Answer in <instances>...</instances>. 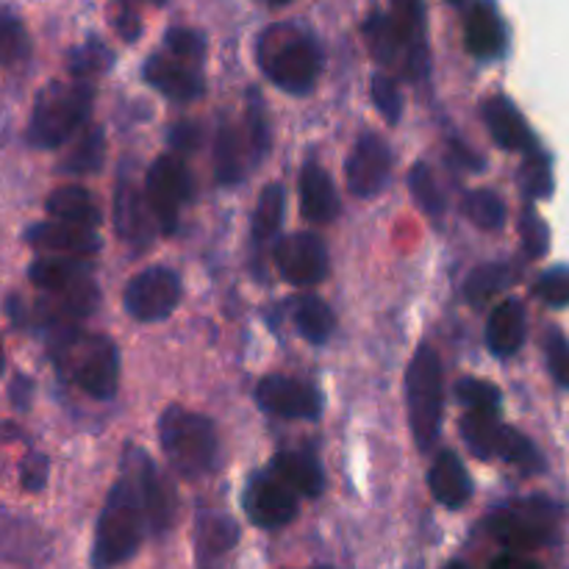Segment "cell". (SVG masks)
Segmentation results:
<instances>
[{"label": "cell", "instance_id": "obj_1", "mask_svg": "<svg viewBox=\"0 0 569 569\" xmlns=\"http://www.w3.org/2000/svg\"><path fill=\"white\" fill-rule=\"evenodd\" d=\"M50 356L56 367L87 395L111 400L120 387V353L103 333H81L76 326L50 331Z\"/></svg>", "mask_w": 569, "mask_h": 569}, {"label": "cell", "instance_id": "obj_2", "mask_svg": "<svg viewBox=\"0 0 569 569\" xmlns=\"http://www.w3.org/2000/svg\"><path fill=\"white\" fill-rule=\"evenodd\" d=\"M144 509L139 498V487L133 481V472L122 470V478L106 498L103 511H100L98 531H94L92 545V567L94 569H114L126 565L142 545L144 533Z\"/></svg>", "mask_w": 569, "mask_h": 569}, {"label": "cell", "instance_id": "obj_3", "mask_svg": "<svg viewBox=\"0 0 569 569\" xmlns=\"http://www.w3.org/2000/svg\"><path fill=\"white\" fill-rule=\"evenodd\" d=\"M259 64L283 92L306 94L320 78L322 53L298 22H276L259 37Z\"/></svg>", "mask_w": 569, "mask_h": 569}, {"label": "cell", "instance_id": "obj_4", "mask_svg": "<svg viewBox=\"0 0 569 569\" xmlns=\"http://www.w3.org/2000/svg\"><path fill=\"white\" fill-rule=\"evenodd\" d=\"M365 33L381 64H400L411 81L428 72L426 9L420 3H398L389 14L376 11L367 20Z\"/></svg>", "mask_w": 569, "mask_h": 569}, {"label": "cell", "instance_id": "obj_5", "mask_svg": "<svg viewBox=\"0 0 569 569\" xmlns=\"http://www.w3.org/2000/svg\"><path fill=\"white\" fill-rule=\"evenodd\" d=\"M94 89L87 81L48 83L37 94L31 122H28V142L37 148H61L72 133L81 131L92 111Z\"/></svg>", "mask_w": 569, "mask_h": 569}, {"label": "cell", "instance_id": "obj_6", "mask_svg": "<svg viewBox=\"0 0 569 569\" xmlns=\"http://www.w3.org/2000/svg\"><path fill=\"white\" fill-rule=\"evenodd\" d=\"M159 439L172 470L183 478H200L214 470L217 431L209 417L170 406L159 420Z\"/></svg>", "mask_w": 569, "mask_h": 569}, {"label": "cell", "instance_id": "obj_7", "mask_svg": "<svg viewBox=\"0 0 569 569\" xmlns=\"http://www.w3.org/2000/svg\"><path fill=\"white\" fill-rule=\"evenodd\" d=\"M406 406H409L411 437L417 448L426 453L437 445L445 415L442 361L431 345H420L411 356V365L406 370Z\"/></svg>", "mask_w": 569, "mask_h": 569}, {"label": "cell", "instance_id": "obj_8", "mask_svg": "<svg viewBox=\"0 0 569 569\" xmlns=\"http://www.w3.org/2000/svg\"><path fill=\"white\" fill-rule=\"evenodd\" d=\"M487 526L489 533L511 553H528L553 542L559 531V511L548 500H517L495 511Z\"/></svg>", "mask_w": 569, "mask_h": 569}, {"label": "cell", "instance_id": "obj_9", "mask_svg": "<svg viewBox=\"0 0 569 569\" xmlns=\"http://www.w3.org/2000/svg\"><path fill=\"white\" fill-rule=\"evenodd\" d=\"M189 198H192V172L187 161L176 153L159 156L144 178V200L161 233L176 231L178 217Z\"/></svg>", "mask_w": 569, "mask_h": 569}, {"label": "cell", "instance_id": "obj_10", "mask_svg": "<svg viewBox=\"0 0 569 569\" xmlns=\"http://www.w3.org/2000/svg\"><path fill=\"white\" fill-rule=\"evenodd\" d=\"M122 303L139 322L167 320L181 303V278L170 267H150L128 281Z\"/></svg>", "mask_w": 569, "mask_h": 569}, {"label": "cell", "instance_id": "obj_11", "mask_svg": "<svg viewBox=\"0 0 569 569\" xmlns=\"http://www.w3.org/2000/svg\"><path fill=\"white\" fill-rule=\"evenodd\" d=\"M126 467L133 472V481L139 487L144 522H148L156 537H161L176 520V495H172L170 483L139 448L126 450Z\"/></svg>", "mask_w": 569, "mask_h": 569}, {"label": "cell", "instance_id": "obj_12", "mask_svg": "<svg viewBox=\"0 0 569 569\" xmlns=\"http://www.w3.org/2000/svg\"><path fill=\"white\" fill-rule=\"evenodd\" d=\"M276 267L292 287H317L328 276V250L317 233H289L276 244Z\"/></svg>", "mask_w": 569, "mask_h": 569}, {"label": "cell", "instance_id": "obj_13", "mask_svg": "<svg viewBox=\"0 0 569 569\" xmlns=\"http://www.w3.org/2000/svg\"><path fill=\"white\" fill-rule=\"evenodd\" d=\"M256 403L287 420H317L322 415V395L311 383L283 376L261 378L256 387Z\"/></svg>", "mask_w": 569, "mask_h": 569}, {"label": "cell", "instance_id": "obj_14", "mask_svg": "<svg viewBox=\"0 0 569 569\" xmlns=\"http://www.w3.org/2000/svg\"><path fill=\"white\" fill-rule=\"evenodd\" d=\"M348 187L356 198H372L392 176V148L378 133H365L345 164Z\"/></svg>", "mask_w": 569, "mask_h": 569}, {"label": "cell", "instance_id": "obj_15", "mask_svg": "<svg viewBox=\"0 0 569 569\" xmlns=\"http://www.w3.org/2000/svg\"><path fill=\"white\" fill-rule=\"evenodd\" d=\"M244 511L253 526L276 531L298 517V495L289 492L270 472H261V476L250 478L248 489H244Z\"/></svg>", "mask_w": 569, "mask_h": 569}, {"label": "cell", "instance_id": "obj_16", "mask_svg": "<svg viewBox=\"0 0 569 569\" xmlns=\"http://www.w3.org/2000/svg\"><path fill=\"white\" fill-rule=\"evenodd\" d=\"M114 226H117V233L122 237V242L131 244L137 253L153 242L156 220L153 214H150L144 192L137 187L131 172L126 176V170H120V178H117Z\"/></svg>", "mask_w": 569, "mask_h": 569}, {"label": "cell", "instance_id": "obj_17", "mask_svg": "<svg viewBox=\"0 0 569 569\" xmlns=\"http://www.w3.org/2000/svg\"><path fill=\"white\" fill-rule=\"evenodd\" d=\"M50 539L33 520L0 511V561L37 567L48 559Z\"/></svg>", "mask_w": 569, "mask_h": 569}, {"label": "cell", "instance_id": "obj_18", "mask_svg": "<svg viewBox=\"0 0 569 569\" xmlns=\"http://www.w3.org/2000/svg\"><path fill=\"white\" fill-rule=\"evenodd\" d=\"M144 81L178 103H189L203 94V76L198 67L172 59L170 53H156L144 61Z\"/></svg>", "mask_w": 569, "mask_h": 569}, {"label": "cell", "instance_id": "obj_19", "mask_svg": "<svg viewBox=\"0 0 569 569\" xmlns=\"http://www.w3.org/2000/svg\"><path fill=\"white\" fill-rule=\"evenodd\" d=\"M483 120L500 148L517 150V153H531L539 148L528 120L506 94H492L489 100H483Z\"/></svg>", "mask_w": 569, "mask_h": 569}, {"label": "cell", "instance_id": "obj_20", "mask_svg": "<svg viewBox=\"0 0 569 569\" xmlns=\"http://www.w3.org/2000/svg\"><path fill=\"white\" fill-rule=\"evenodd\" d=\"M26 242L31 248L50 250L56 256H70V259L98 253L100 244H103L92 228L67 226V222H33L26 231Z\"/></svg>", "mask_w": 569, "mask_h": 569}, {"label": "cell", "instance_id": "obj_21", "mask_svg": "<svg viewBox=\"0 0 569 569\" xmlns=\"http://www.w3.org/2000/svg\"><path fill=\"white\" fill-rule=\"evenodd\" d=\"M272 478L283 483L292 495H303V498H317L326 489V472H322L320 461L306 450H283L276 453L270 461Z\"/></svg>", "mask_w": 569, "mask_h": 569}, {"label": "cell", "instance_id": "obj_22", "mask_svg": "<svg viewBox=\"0 0 569 569\" xmlns=\"http://www.w3.org/2000/svg\"><path fill=\"white\" fill-rule=\"evenodd\" d=\"M467 53L476 59H498L506 50V22L492 3H476L465 22Z\"/></svg>", "mask_w": 569, "mask_h": 569}, {"label": "cell", "instance_id": "obj_23", "mask_svg": "<svg viewBox=\"0 0 569 569\" xmlns=\"http://www.w3.org/2000/svg\"><path fill=\"white\" fill-rule=\"evenodd\" d=\"M300 211L309 222H333L339 217V194L328 170L309 161L300 172Z\"/></svg>", "mask_w": 569, "mask_h": 569}, {"label": "cell", "instance_id": "obj_24", "mask_svg": "<svg viewBox=\"0 0 569 569\" xmlns=\"http://www.w3.org/2000/svg\"><path fill=\"white\" fill-rule=\"evenodd\" d=\"M428 487H431L433 498L448 509H461L472 495L470 472L453 450H442L437 456L431 472H428Z\"/></svg>", "mask_w": 569, "mask_h": 569}, {"label": "cell", "instance_id": "obj_25", "mask_svg": "<svg viewBox=\"0 0 569 569\" xmlns=\"http://www.w3.org/2000/svg\"><path fill=\"white\" fill-rule=\"evenodd\" d=\"M28 281L37 289H42L44 295H61L92 281V276H89V267L81 259L44 256V259H37L28 267Z\"/></svg>", "mask_w": 569, "mask_h": 569}, {"label": "cell", "instance_id": "obj_26", "mask_svg": "<svg viewBox=\"0 0 569 569\" xmlns=\"http://www.w3.org/2000/svg\"><path fill=\"white\" fill-rule=\"evenodd\" d=\"M526 333L528 320L520 300H503V303L489 315L487 345L495 356H500V359L515 356L517 350L522 348V342H526Z\"/></svg>", "mask_w": 569, "mask_h": 569}, {"label": "cell", "instance_id": "obj_27", "mask_svg": "<svg viewBox=\"0 0 569 569\" xmlns=\"http://www.w3.org/2000/svg\"><path fill=\"white\" fill-rule=\"evenodd\" d=\"M253 164L250 159L248 142L239 126H222L214 142V176L222 187H233V183L244 181L248 170Z\"/></svg>", "mask_w": 569, "mask_h": 569}, {"label": "cell", "instance_id": "obj_28", "mask_svg": "<svg viewBox=\"0 0 569 569\" xmlns=\"http://www.w3.org/2000/svg\"><path fill=\"white\" fill-rule=\"evenodd\" d=\"M44 209L53 217L56 222H67V226L78 228H92L103 220L98 203L92 200V192L78 183H70V187H59L48 194L44 200Z\"/></svg>", "mask_w": 569, "mask_h": 569}, {"label": "cell", "instance_id": "obj_29", "mask_svg": "<svg viewBox=\"0 0 569 569\" xmlns=\"http://www.w3.org/2000/svg\"><path fill=\"white\" fill-rule=\"evenodd\" d=\"M194 542H198V553L203 556V559H209V556H222L239 542V526L233 522V517L220 515V511H203V515L198 517Z\"/></svg>", "mask_w": 569, "mask_h": 569}, {"label": "cell", "instance_id": "obj_30", "mask_svg": "<svg viewBox=\"0 0 569 569\" xmlns=\"http://www.w3.org/2000/svg\"><path fill=\"white\" fill-rule=\"evenodd\" d=\"M295 326L306 342L326 345L337 328V317L326 300L317 298V295H306L295 303Z\"/></svg>", "mask_w": 569, "mask_h": 569}, {"label": "cell", "instance_id": "obj_31", "mask_svg": "<svg viewBox=\"0 0 569 569\" xmlns=\"http://www.w3.org/2000/svg\"><path fill=\"white\" fill-rule=\"evenodd\" d=\"M495 459H503L509 465L520 467L522 472H539L542 470V453L537 450V445L520 433L517 428L503 426L498 433V442H495Z\"/></svg>", "mask_w": 569, "mask_h": 569}, {"label": "cell", "instance_id": "obj_32", "mask_svg": "<svg viewBox=\"0 0 569 569\" xmlns=\"http://www.w3.org/2000/svg\"><path fill=\"white\" fill-rule=\"evenodd\" d=\"M283 211H287V192L281 183H270L261 189L259 203L253 211V239L256 242H267L281 231Z\"/></svg>", "mask_w": 569, "mask_h": 569}, {"label": "cell", "instance_id": "obj_33", "mask_svg": "<svg viewBox=\"0 0 569 569\" xmlns=\"http://www.w3.org/2000/svg\"><path fill=\"white\" fill-rule=\"evenodd\" d=\"M500 428H503V422L498 420V415L467 411L461 417V437L478 459H495V442H498Z\"/></svg>", "mask_w": 569, "mask_h": 569}, {"label": "cell", "instance_id": "obj_34", "mask_svg": "<svg viewBox=\"0 0 569 569\" xmlns=\"http://www.w3.org/2000/svg\"><path fill=\"white\" fill-rule=\"evenodd\" d=\"M106 156V137L100 128H89L87 133H81L72 150L67 153V159L61 161V172L67 176H89V172L100 170Z\"/></svg>", "mask_w": 569, "mask_h": 569}, {"label": "cell", "instance_id": "obj_35", "mask_svg": "<svg viewBox=\"0 0 569 569\" xmlns=\"http://www.w3.org/2000/svg\"><path fill=\"white\" fill-rule=\"evenodd\" d=\"M515 276L506 264H481L470 272L465 283V298L472 306H483L487 300H492L495 295H500L503 289L511 287Z\"/></svg>", "mask_w": 569, "mask_h": 569}, {"label": "cell", "instance_id": "obj_36", "mask_svg": "<svg viewBox=\"0 0 569 569\" xmlns=\"http://www.w3.org/2000/svg\"><path fill=\"white\" fill-rule=\"evenodd\" d=\"M242 133L244 142H248L250 159H253V164H259L267 150H270V122H267L264 98L259 94V89L248 92V117H244Z\"/></svg>", "mask_w": 569, "mask_h": 569}, {"label": "cell", "instance_id": "obj_37", "mask_svg": "<svg viewBox=\"0 0 569 569\" xmlns=\"http://www.w3.org/2000/svg\"><path fill=\"white\" fill-rule=\"evenodd\" d=\"M465 214L483 231H498L506 222V203L492 189H472L465 198Z\"/></svg>", "mask_w": 569, "mask_h": 569}, {"label": "cell", "instance_id": "obj_38", "mask_svg": "<svg viewBox=\"0 0 569 569\" xmlns=\"http://www.w3.org/2000/svg\"><path fill=\"white\" fill-rule=\"evenodd\" d=\"M409 189L415 194V200L420 203V209L426 211L431 220H442L445 217V198H442V189H439L437 178H433L431 167L426 161H417L409 172Z\"/></svg>", "mask_w": 569, "mask_h": 569}, {"label": "cell", "instance_id": "obj_39", "mask_svg": "<svg viewBox=\"0 0 569 569\" xmlns=\"http://www.w3.org/2000/svg\"><path fill=\"white\" fill-rule=\"evenodd\" d=\"M31 53V39L26 26L17 17L0 14V67H14L28 59Z\"/></svg>", "mask_w": 569, "mask_h": 569}, {"label": "cell", "instance_id": "obj_40", "mask_svg": "<svg viewBox=\"0 0 569 569\" xmlns=\"http://www.w3.org/2000/svg\"><path fill=\"white\" fill-rule=\"evenodd\" d=\"M456 398L470 411H481V415H498L500 400H503L495 383L478 381V378H465L456 383Z\"/></svg>", "mask_w": 569, "mask_h": 569}, {"label": "cell", "instance_id": "obj_41", "mask_svg": "<svg viewBox=\"0 0 569 569\" xmlns=\"http://www.w3.org/2000/svg\"><path fill=\"white\" fill-rule=\"evenodd\" d=\"M522 187H526L528 198H548L553 192V170H550V159L542 150H531L526 153V164H522Z\"/></svg>", "mask_w": 569, "mask_h": 569}, {"label": "cell", "instance_id": "obj_42", "mask_svg": "<svg viewBox=\"0 0 569 569\" xmlns=\"http://www.w3.org/2000/svg\"><path fill=\"white\" fill-rule=\"evenodd\" d=\"M164 44L172 59H181L194 67H198V61L206 53V37L200 31H194V28H172V31H167Z\"/></svg>", "mask_w": 569, "mask_h": 569}, {"label": "cell", "instance_id": "obj_43", "mask_svg": "<svg viewBox=\"0 0 569 569\" xmlns=\"http://www.w3.org/2000/svg\"><path fill=\"white\" fill-rule=\"evenodd\" d=\"M370 92H372V100H376L378 111L383 114V120L395 126V122L400 120V114H403V94H400L395 78L378 72V76H372L370 81Z\"/></svg>", "mask_w": 569, "mask_h": 569}, {"label": "cell", "instance_id": "obj_44", "mask_svg": "<svg viewBox=\"0 0 569 569\" xmlns=\"http://www.w3.org/2000/svg\"><path fill=\"white\" fill-rule=\"evenodd\" d=\"M537 295L539 300L556 306V309L569 306V264H556L545 270L537 281Z\"/></svg>", "mask_w": 569, "mask_h": 569}, {"label": "cell", "instance_id": "obj_45", "mask_svg": "<svg viewBox=\"0 0 569 569\" xmlns=\"http://www.w3.org/2000/svg\"><path fill=\"white\" fill-rule=\"evenodd\" d=\"M520 233H522V244H526V253L531 256V259H539V256L548 253V242H550L548 226H545V220L537 214L533 206H526V211H522Z\"/></svg>", "mask_w": 569, "mask_h": 569}, {"label": "cell", "instance_id": "obj_46", "mask_svg": "<svg viewBox=\"0 0 569 569\" xmlns=\"http://www.w3.org/2000/svg\"><path fill=\"white\" fill-rule=\"evenodd\" d=\"M109 61H111L109 50H106L103 44L92 42V44H83V48L72 50V53H70V70H72V76L81 81V78L89 76V72L109 70V67H106Z\"/></svg>", "mask_w": 569, "mask_h": 569}, {"label": "cell", "instance_id": "obj_47", "mask_svg": "<svg viewBox=\"0 0 569 569\" xmlns=\"http://www.w3.org/2000/svg\"><path fill=\"white\" fill-rule=\"evenodd\" d=\"M545 348H548V367L553 372L556 383L569 389V342L559 331H550Z\"/></svg>", "mask_w": 569, "mask_h": 569}, {"label": "cell", "instance_id": "obj_48", "mask_svg": "<svg viewBox=\"0 0 569 569\" xmlns=\"http://www.w3.org/2000/svg\"><path fill=\"white\" fill-rule=\"evenodd\" d=\"M20 481L28 492H42L44 483H48V456L31 453L22 461Z\"/></svg>", "mask_w": 569, "mask_h": 569}, {"label": "cell", "instance_id": "obj_49", "mask_svg": "<svg viewBox=\"0 0 569 569\" xmlns=\"http://www.w3.org/2000/svg\"><path fill=\"white\" fill-rule=\"evenodd\" d=\"M170 144L176 156L189 153L200 144V128L194 122H178V126L170 128Z\"/></svg>", "mask_w": 569, "mask_h": 569}, {"label": "cell", "instance_id": "obj_50", "mask_svg": "<svg viewBox=\"0 0 569 569\" xmlns=\"http://www.w3.org/2000/svg\"><path fill=\"white\" fill-rule=\"evenodd\" d=\"M9 395H11V403H14L17 409H28V403H31V395H33V383L28 381L26 376H17L14 381H11Z\"/></svg>", "mask_w": 569, "mask_h": 569}, {"label": "cell", "instance_id": "obj_51", "mask_svg": "<svg viewBox=\"0 0 569 569\" xmlns=\"http://www.w3.org/2000/svg\"><path fill=\"white\" fill-rule=\"evenodd\" d=\"M492 569H542V567L522 553H506L500 556V559H495Z\"/></svg>", "mask_w": 569, "mask_h": 569}, {"label": "cell", "instance_id": "obj_52", "mask_svg": "<svg viewBox=\"0 0 569 569\" xmlns=\"http://www.w3.org/2000/svg\"><path fill=\"white\" fill-rule=\"evenodd\" d=\"M445 569H470V567H467L465 561H450V565L445 567Z\"/></svg>", "mask_w": 569, "mask_h": 569}, {"label": "cell", "instance_id": "obj_53", "mask_svg": "<svg viewBox=\"0 0 569 569\" xmlns=\"http://www.w3.org/2000/svg\"><path fill=\"white\" fill-rule=\"evenodd\" d=\"M6 367V356H3V342H0V372H3Z\"/></svg>", "mask_w": 569, "mask_h": 569}, {"label": "cell", "instance_id": "obj_54", "mask_svg": "<svg viewBox=\"0 0 569 569\" xmlns=\"http://www.w3.org/2000/svg\"><path fill=\"white\" fill-rule=\"evenodd\" d=\"M311 569H331V567H311Z\"/></svg>", "mask_w": 569, "mask_h": 569}]
</instances>
